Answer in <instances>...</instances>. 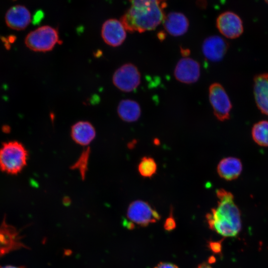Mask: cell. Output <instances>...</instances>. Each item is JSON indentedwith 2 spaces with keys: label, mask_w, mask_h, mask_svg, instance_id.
Instances as JSON below:
<instances>
[{
  "label": "cell",
  "mask_w": 268,
  "mask_h": 268,
  "mask_svg": "<svg viewBox=\"0 0 268 268\" xmlns=\"http://www.w3.org/2000/svg\"><path fill=\"white\" fill-rule=\"evenodd\" d=\"M252 135L258 144L268 146V121H261L254 124L252 129Z\"/></svg>",
  "instance_id": "cell-19"
},
{
  "label": "cell",
  "mask_w": 268,
  "mask_h": 268,
  "mask_svg": "<svg viewBox=\"0 0 268 268\" xmlns=\"http://www.w3.org/2000/svg\"><path fill=\"white\" fill-rule=\"evenodd\" d=\"M176 226L174 219L172 216H170L165 221L164 228L166 230L170 231L174 229Z\"/></svg>",
  "instance_id": "cell-22"
},
{
  "label": "cell",
  "mask_w": 268,
  "mask_h": 268,
  "mask_svg": "<svg viewBox=\"0 0 268 268\" xmlns=\"http://www.w3.org/2000/svg\"><path fill=\"white\" fill-rule=\"evenodd\" d=\"M165 33L162 32H160L158 34V38L160 41H162L165 38Z\"/></svg>",
  "instance_id": "cell-26"
},
{
  "label": "cell",
  "mask_w": 268,
  "mask_h": 268,
  "mask_svg": "<svg viewBox=\"0 0 268 268\" xmlns=\"http://www.w3.org/2000/svg\"><path fill=\"white\" fill-rule=\"evenodd\" d=\"M209 99L215 117L220 121L228 120L232 104L225 90L220 83L215 82L210 85Z\"/></svg>",
  "instance_id": "cell-7"
},
{
  "label": "cell",
  "mask_w": 268,
  "mask_h": 268,
  "mask_svg": "<svg viewBox=\"0 0 268 268\" xmlns=\"http://www.w3.org/2000/svg\"><path fill=\"white\" fill-rule=\"evenodd\" d=\"M200 64L189 57L180 59L174 71L176 79L186 84H191L197 81L200 78Z\"/></svg>",
  "instance_id": "cell-11"
},
{
  "label": "cell",
  "mask_w": 268,
  "mask_h": 268,
  "mask_svg": "<svg viewBox=\"0 0 268 268\" xmlns=\"http://www.w3.org/2000/svg\"><path fill=\"white\" fill-rule=\"evenodd\" d=\"M0 268H25L22 266L17 267V266H11V265H7V266H0Z\"/></svg>",
  "instance_id": "cell-25"
},
{
  "label": "cell",
  "mask_w": 268,
  "mask_h": 268,
  "mask_svg": "<svg viewBox=\"0 0 268 268\" xmlns=\"http://www.w3.org/2000/svg\"><path fill=\"white\" fill-rule=\"evenodd\" d=\"M242 170L241 160L236 157H228L221 159L217 167L219 176L227 181L237 179Z\"/></svg>",
  "instance_id": "cell-17"
},
{
  "label": "cell",
  "mask_w": 268,
  "mask_h": 268,
  "mask_svg": "<svg viewBox=\"0 0 268 268\" xmlns=\"http://www.w3.org/2000/svg\"><path fill=\"white\" fill-rule=\"evenodd\" d=\"M127 216L131 223L146 226L160 219L158 212L147 202L136 200L132 202L127 209Z\"/></svg>",
  "instance_id": "cell-5"
},
{
  "label": "cell",
  "mask_w": 268,
  "mask_h": 268,
  "mask_svg": "<svg viewBox=\"0 0 268 268\" xmlns=\"http://www.w3.org/2000/svg\"><path fill=\"white\" fill-rule=\"evenodd\" d=\"M138 171L143 177H151L156 172V163L153 158L144 156L141 158L138 164Z\"/></svg>",
  "instance_id": "cell-21"
},
{
  "label": "cell",
  "mask_w": 268,
  "mask_h": 268,
  "mask_svg": "<svg viewBox=\"0 0 268 268\" xmlns=\"http://www.w3.org/2000/svg\"><path fill=\"white\" fill-rule=\"evenodd\" d=\"M70 136L77 144L87 146L96 136V131L89 122L80 121L75 123L71 127Z\"/></svg>",
  "instance_id": "cell-15"
},
{
  "label": "cell",
  "mask_w": 268,
  "mask_h": 268,
  "mask_svg": "<svg viewBox=\"0 0 268 268\" xmlns=\"http://www.w3.org/2000/svg\"><path fill=\"white\" fill-rule=\"evenodd\" d=\"M254 94L257 107L268 116V73L256 75L254 78Z\"/></svg>",
  "instance_id": "cell-14"
},
{
  "label": "cell",
  "mask_w": 268,
  "mask_h": 268,
  "mask_svg": "<svg viewBox=\"0 0 268 268\" xmlns=\"http://www.w3.org/2000/svg\"><path fill=\"white\" fill-rule=\"evenodd\" d=\"M229 47L227 42L217 35L209 36L204 40L202 45V52L204 57L211 62L221 60Z\"/></svg>",
  "instance_id": "cell-12"
},
{
  "label": "cell",
  "mask_w": 268,
  "mask_h": 268,
  "mask_svg": "<svg viewBox=\"0 0 268 268\" xmlns=\"http://www.w3.org/2000/svg\"><path fill=\"white\" fill-rule=\"evenodd\" d=\"M165 30L171 35L180 36L188 30L189 22L187 17L182 13L171 12L166 15L163 21Z\"/></svg>",
  "instance_id": "cell-16"
},
{
  "label": "cell",
  "mask_w": 268,
  "mask_h": 268,
  "mask_svg": "<svg viewBox=\"0 0 268 268\" xmlns=\"http://www.w3.org/2000/svg\"><path fill=\"white\" fill-rule=\"evenodd\" d=\"M28 156V152L21 142H4L0 147V170L9 175H17L26 167Z\"/></svg>",
  "instance_id": "cell-3"
},
{
  "label": "cell",
  "mask_w": 268,
  "mask_h": 268,
  "mask_svg": "<svg viewBox=\"0 0 268 268\" xmlns=\"http://www.w3.org/2000/svg\"><path fill=\"white\" fill-rule=\"evenodd\" d=\"M90 153V147H87L82 151L76 161L70 167L71 169L78 171L83 180L85 178L88 170Z\"/></svg>",
  "instance_id": "cell-20"
},
{
  "label": "cell",
  "mask_w": 268,
  "mask_h": 268,
  "mask_svg": "<svg viewBox=\"0 0 268 268\" xmlns=\"http://www.w3.org/2000/svg\"><path fill=\"white\" fill-rule=\"evenodd\" d=\"M26 46L30 50L38 52H47L55 46L61 43L58 31L49 25L39 27L30 32L25 39Z\"/></svg>",
  "instance_id": "cell-4"
},
{
  "label": "cell",
  "mask_w": 268,
  "mask_h": 268,
  "mask_svg": "<svg viewBox=\"0 0 268 268\" xmlns=\"http://www.w3.org/2000/svg\"><path fill=\"white\" fill-rule=\"evenodd\" d=\"M141 76L137 67L126 63L120 67L114 73L112 81L119 90L130 92L135 90L140 83Z\"/></svg>",
  "instance_id": "cell-6"
},
{
  "label": "cell",
  "mask_w": 268,
  "mask_h": 268,
  "mask_svg": "<svg viewBox=\"0 0 268 268\" xmlns=\"http://www.w3.org/2000/svg\"><path fill=\"white\" fill-rule=\"evenodd\" d=\"M117 113L119 117L126 122L136 121L141 115V108L139 104L132 99L121 100L117 107Z\"/></svg>",
  "instance_id": "cell-18"
},
{
  "label": "cell",
  "mask_w": 268,
  "mask_h": 268,
  "mask_svg": "<svg viewBox=\"0 0 268 268\" xmlns=\"http://www.w3.org/2000/svg\"><path fill=\"white\" fill-rule=\"evenodd\" d=\"M154 268H179L177 266L170 263L161 262Z\"/></svg>",
  "instance_id": "cell-23"
},
{
  "label": "cell",
  "mask_w": 268,
  "mask_h": 268,
  "mask_svg": "<svg viewBox=\"0 0 268 268\" xmlns=\"http://www.w3.org/2000/svg\"><path fill=\"white\" fill-rule=\"evenodd\" d=\"M127 30L121 20L111 18L104 22L101 28V37L109 46H121L127 36Z\"/></svg>",
  "instance_id": "cell-10"
},
{
  "label": "cell",
  "mask_w": 268,
  "mask_h": 268,
  "mask_svg": "<svg viewBox=\"0 0 268 268\" xmlns=\"http://www.w3.org/2000/svg\"><path fill=\"white\" fill-rule=\"evenodd\" d=\"M180 53L183 57H184V58H187L190 55L191 51L188 48H185L181 47Z\"/></svg>",
  "instance_id": "cell-24"
},
{
  "label": "cell",
  "mask_w": 268,
  "mask_h": 268,
  "mask_svg": "<svg viewBox=\"0 0 268 268\" xmlns=\"http://www.w3.org/2000/svg\"><path fill=\"white\" fill-rule=\"evenodd\" d=\"M16 229L6 222L5 217L0 225V257L12 251L27 248L21 242Z\"/></svg>",
  "instance_id": "cell-8"
},
{
  "label": "cell",
  "mask_w": 268,
  "mask_h": 268,
  "mask_svg": "<svg viewBox=\"0 0 268 268\" xmlns=\"http://www.w3.org/2000/svg\"><path fill=\"white\" fill-rule=\"evenodd\" d=\"M266 2L268 4V0H265Z\"/></svg>",
  "instance_id": "cell-27"
},
{
  "label": "cell",
  "mask_w": 268,
  "mask_h": 268,
  "mask_svg": "<svg viewBox=\"0 0 268 268\" xmlns=\"http://www.w3.org/2000/svg\"><path fill=\"white\" fill-rule=\"evenodd\" d=\"M31 14L24 6L16 5L10 7L5 14V22L8 27L15 30L25 29L31 21Z\"/></svg>",
  "instance_id": "cell-13"
},
{
  "label": "cell",
  "mask_w": 268,
  "mask_h": 268,
  "mask_svg": "<svg viewBox=\"0 0 268 268\" xmlns=\"http://www.w3.org/2000/svg\"><path fill=\"white\" fill-rule=\"evenodd\" d=\"M217 205L206 215L210 229L226 237L236 236L241 229L240 211L233 194L223 189L216 190Z\"/></svg>",
  "instance_id": "cell-2"
},
{
  "label": "cell",
  "mask_w": 268,
  "mask_h": 268,
  "mask_svg": "<svg viewBox=\"0 0 268 268\" xmlns=\"http://www.w3.org/2000/svg\"><path fill=\"white\" fill-rule=\"evenodd\" d=\"M216 27L222 35L231 39L238 38L243 32L241 19L231 11L224 12L218 16Z\"/></svg>",
  "instance_id": "cell-9"
},
{
  "label": "cell",
  "mask_w": 268,
  "mask_h": 268,
  "mask_svg": "<svg viewBox=\"0 0 268 268\" xmlns=\"http://www.w3.org/2000/svg\"><path fill=\"white\" fill-rule=\"evenodd\" d=\"M130 7L121 21L127 31L143 33L154 29L163 22L167 0H128Z\"/></svg>",
  "instance_id": "cell-1"
}]
</instances>
